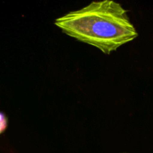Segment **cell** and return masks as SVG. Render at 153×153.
Segmentation results:
<instances>
[{"instance_id":"1","label":"cell","mask_w":153,"mask_h":153,"mask_svg":"<svg viewBox=\"0 0 153 153\" xmlns=\"http://www.w3.org/2000/svg\"><path fill=\"white\" fill-rule=\"evenodd\" d=\"M54 25L63 33L110 55L138 36L128 10L112 0L92 1L57 18Z\"/></svg>"},{"instance_id":"2","label":"cell","mask_w":153,"mask_h":153,"mask_svg":"<svg viewBox=\"0 0 153 153\" xmlns=\"http://www.w3.org/2000/svg\"><path fill=\"white\" fill-rule=\"evenodd\" d=\"M8 127V118L3 112L0 111V134H2Z\"/></svg>"}]
</instances>
